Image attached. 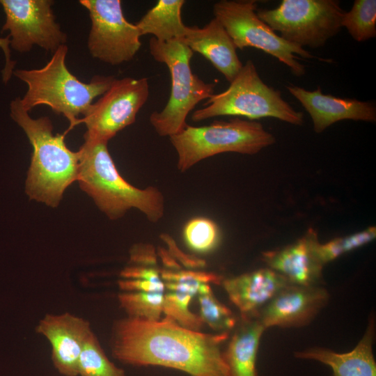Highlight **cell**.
I'll return each instance as SVG.
<instances>
[{"label":"cell","instance_id":"6da1fadb","mask_svg":"<svg viewBox=\"0 0 376 376\" xmlns=\"http://www.w3.org/2000/svg\"><path fill=\"white\" fill-rule=\"evenodd\" d=\"M228 332L204 334L165 317L149 320L126 317L113 323L112 357L134 366H159L191 376H229L221 350Z\"/></svg>","mask_w":376,"mask_h":376},{"label":"cell","instance_id":"7a4b0ae2","mask_svg":"<svg viewBox=\"0 0 376 376\" xmlns=\"http://www.w3.org/2000/svg\"><path fill=\"white\" fill-rule=\"evenodd\" d=\"M79 155L77 181L80 188L109 219H117L129 210L141 212L152 223L164 214V198L155 187L139 189L119 174L106 141L84 135Z\"/></svg>","mask_w":376,"mask_h":376},{"label":"cell","instance_id":"3957f363","mask_svg":"<svg viewBox=\"0 0 376 376\" xmlns=\"http://www.w3.org/2000/svg\"><path fill=\"white\" fill-rule=\"evenodd\" d=\"M12 119L24 130L33 148L25 190L31 199L56 207L65 190L77 181L79 152L70 150L65 134H54L49 117L31 118L19 97L10 103Z\"/></svg>","mask_w":376,"mask_h":376},{"label":"cell","instance_id":"277c9868","mask_svg":"<svg viewBox=\"0 0 376 376\" xmlns=\"http://www.w3.org/2000/svg\"><path fill=\"white\" fill-rule=\"evenodd\" d=\"M68 46H60L50 60L39 69H15L13 75L24 82L28 89L20 103L29 112L38 105H47L76 125L80 115L85 116L93 101L103 95L115 79L113 76L95 75L89 83L78 79L65 63Z\"/></svg>","mask_w":376,"mask_h":376},{"label":"cell","instance_id":"5b68a950","mask_svg":"<svg viewBox=\"0 0 376 376\" xmlns=\"http://www.w3.org/2000/svg\"><path fill=\"white\" fill-rule=\"evenodd\" d=\"M149 50L156 61L167 66L171 81L167 104L162 111L152 112L149 121L159 136L170 137L187 126L188 114L214 94V85L192 72L190 61L194 52L182 40L160 42L152 37Z\"/></svg>","mask_w":376,"mask_h":376},{"label":"cell","instance_id":"8992f818","mask_svg":"<svg viewBox=\"0 0 376 376\" xmlns=\"http://www.w3.org/2000/svg\"><path fill=\"white\" fill-rule=\"evenodd\" d=\"M220 116H244L251 120L271 117L301 125L302 112L285 101L279 91L265 84L251 60H248L224 91L213 94L191 120L200 122Z\"/></svg>","mask_w":376,"mask_h":376},{"label":"cell","instance_id":"52a82bcc","mask_svg":"<svg viewBox=\"0 0 376 376\" xmlns=\"http://www.w3.org/2000/svg\"><path fill=\"white\" fill-rule=\"evenodd\" d=\"M169 139L177 152V167L181 172L220 153L254 155L275 143L274 136L261 123L238 118L201 127L187 125Z\"/></svg>","mask_w":376,"mask_h":376},{"label":"cell","instance_id":"ba28073f","mask_svg":"<svg viewBox=\"0 0 376 376\" xmlns=\"http://www.w3.org/2000/svg\"><path fill=\"white\" fill-rule=\"evenodd\" d=\"M256 13L287 42L318 48L339 32L345 11L336 0H283L275 8Z\"/></svg>","mask_w":376,"mask_h":376},{"label":"cell","instance_id":"9c48e42d","mask_svg":"<svg viewBox=\"0 0 376 376\" xmlns=\"http://www.w3.org/2000/svg\"><path fill=\"white\" fill-rule=\"evenodd\" d=\"M256 1L221 0L213 6L216 18L226 29L236 48L254 47L286 65L297 77L305 74V66L296 56H315L305 49L291 44L276 34L257 15Z\"/></svg>","mask_w":376,"mask_h":376},{"label":"cell","instance_id":"30bf717a","mask_svg":"<svg viewBox=\"0 0 376 376\" xmlns=\"http://www.w3.org/2000/svg\"><path fill=\"white\" fill-rule=\"evenodd\" d=\"M88 10L91 26L87 46L91 55L118 65L134 58L142 36L136 24L124 17L120 0H80Z\"/></svg>","mask_w":376,"mask_h":376},{"label":"cell","instance_id":"8fae6325","mask_svg":"<svg viewBox=\"0 0 376 376\" xmlns=\"http://www.w3.org/2000/svg\"><path fill=\"white\" fill-rule=\"evenodd\" d=\"M150 95L146 77L115 79L109 89L93 103L87 114L76 125H86L84 135L108 142L118 132L136 120L139 110Z\"/></svg>","mask_w":376,"mask_h":376},{"label":"cell","instance_id":"7c38bea8","mask_svg":"<svg viewBox=\"0 0 376 376\" xmlns=\"http://www.w3.org/2000/svg\"><path fill=\"white\" fill-rule=\"evenodd\" d=\"M51 0H0L6 20L1 33L9 31L10 47L27 53L38 45L52 54L65 45L62 31L53 13Z\"/></svg>","mask_w":376,"mask_h":376},{"label":"cell","instance_id":"4fadbf2b","mask_svg":"<svg viewBox=\"0 0 376 376\" xmlns=\"http://www.w3.org/2000/svg\"><path fill=\"white\" fill-rule=\"evenodd\" d=\"M36 331L50 343L52 361L63 376H78V362L83 346L93 331L90 322L68 312L46 314Z\"/></svg>","mask_w":376,"mask_h":376},{"label":"cell","instance_id":"5bb4252c","mask_svg":"<svg viewBox=\"0 0 376 376\" xmlns=\"http://www.w3.org/2000/svg\"><path fill=\"white\" fill-rule=\"evenodd\" d=\"M329 293L318 285L289 284L256 315L265 329L272 327H301L310 322L329 300Z\"/></svg>","mask_w":376,"mask_h":376},{"label":"cell","instance_id":"9a60e30c","mask_svg":"<svg viewBox=\"0 0 376 376\" xmlns=\"http://www.w3.org/2000/svg\"><path fill=\"white\" fill-rule=\"evenodd\" d=\"M286 88L308 113L316 133L343 120L371 123L376 120L375 107L369 102L325 95L320 87L312 91L292 85L287 86Z\"/></svg>","mask_w":376,"mask_h":376},{"label":"cell","instance_id":"2e32d148","mask_svg":"<svg viewBox=\"0 0 376 376\" xmlns=\"http://www.w3.org/2000/svg\"><path fill=\"white\" fill-rule=\"evenodd\" d=\"M319 242L317 233L310 228L295 242L282 249L263 253V260L290 284L318 285L322 279L324 267L316 253Z\"/></svg>","mask_w":376,"mask_h":376},{"label":"cell","instance_id":"e0dca14e","mask_svg":"<svg viewBox=\"0 0 376 376\" xmlns=\"http://www.w3.org/2000/svg\"><path fill=\"white\" fill-rule=\"evenodd\" d=\"M164 284L163 313L178 324L198 331L203 322L191 312L189 303L203 284L221 283L222 278L214 273L192 270L163 269L160 272Z\"/></svg>","mask_w":376,"mask_h":376},{"label":"cell","instance_id":"ac0fdd59","mask_svg":"<svg viewBox=\"0 0 376 376\" xmlns=\"http://www.w3.org/2000/svg\"><path fill=\"white\" fill-rule=\"evenodd\" d=\"M221 283L241 317L256 316L290 284L284 276L269 267L222 279Z\"/></svg>","mask_w":376,"mask_h":376},{"label":"cell","instance_id":"d6986e66","mask_svg":"<svg viewBox=\"0 0 376 376\" xmlns=\"http://www.w3.org/2000/svg\"><path fill=\"white\" fill-rule=\"evenodd\" d=\"M182 40L193 52L207 59L229 83L243 66L232 39L214 17L202 28L187 26Z\"/></svg>","mask_w":376,"mask_h":376},{"label":"cell","instance_id":"ffe728a7","mask_svg":"<svg viewBox=\"0 0 376 376\" xmlns=\"http://www.w3.org/2000/svg\"><path fill=\"white\" fill-rule=\"evenodd\" d=\"M375 325V318L370 317L362 338L348 352L338 353L316 347L296 352L295 357L317 361L329 366L332 370L331 376H376V362L373 352Z\"/></svg>","mask_w":376,"mask_h":376},{"label":"cell","instance_id":"44dd1931","mask_svg":"<svg viewBox=\"0 0 376 376\" xmlns=\"http://www.w3.org/2000/svg\"><path fill=\"white\" fill-rule=\"evenodd\" d=\"M265 330L256 316L241 317L224 351L229 376H260L256 366L257 354Z\"/></svg>","mask_w":376,"mask_h":376},{"label":"cell","instance_id":"7402d4cb","mask_svg":"<svg viewBox=\"0 0 376 376\" xmlns=\"http://www.w3.org/2000/svg\"><path fill=\"white\" fill-rule=\"evenodd\" d=\"M184 0H159L135 24L141 36L150 34L157 40H182L187 27L182 19Z\"/></svg>","mask_w":376,"mask_h":376},{"label":"cell","instance_id":"603a6c76","mask_svg":"<svg viewBox=\"0 0 376 376\" xmlns=\"http://www.w3.org/2000/svg\"><path fill=\"white\" fill-rule=\"evenodd\" d=\"M78 376H126L106 355L95 334L87 338L78 362Z\"/></svg>","mask_w":376,"mask_h":376},{"label":"cell","instance_id":"cb8c5ba5","mask_svg":"<svg viewBox=\"0 0 376 376\" xmlns=\"http://www.w3.org/2000/svg\"><path fill=\"white\" fill-rule=\"evenodd\" d=\"M342 27L347 29L357 42H363L376 36V1L355 0L351 10L345 12Z\"/></svg>","mask_w":376,"mask_h":376},{"label":"cell","instance_id":"d4e9b609","mask_svg":"<svg viewBox=\"0 0 376 376\" xmlns=\"http://www.w3.org/2000/svg\"><path fill=\"white\" fill-rule=\"evenodd\" d=\"M200 318L212 329L228 332L236 326V318L232 311L221 303L213 294L209 284H203L198 293Z\"/></svg>","mask_w":376,"mask_h":376},{"label":"cell","instance_id":"484cf974","mask_svg":"<svg viewBox=\"0 0 376 376\" xmlns=\"http://www.w3.org/2000/svg\"><path fill=\"white\" fill-rule=\"evenodd\" d=\"M118 299L129 317L159 320L163 313L164 292H123Z\"/></svg>","mask_w":376,"mask_h":376},{"label":"cell","instance_id":"4316f807","mask_svg":"<svg viewBox=\"0 0 376 376\" xmlns=\"http://www.w3.org/2000/svg\"><path fill=\"white\" fill-rule=\"evenodd\" d=\"M183 237L189 249L203 253L210 252L217 246L220 241V232L212 220L196 217L186 224Z\"/></svg>","mask_w":376,"mask_h":376},{"label":"cell","instance_id":"83f0119b","mask_svg":"<svg viewBox=\"0 0 376 376\" xmlns=\"http://www.w3.org/2000/svg\"><path fill=\"white\" fill-rule=\"evenodd\" d=\"M375 236L376 228L371 226L348 236L335 238L325 244L319 242L316 247L317 256L324 265L341 255L369 243Z\"/></svg>","mask_w":376,"mask_h":376},{"label":"cell","instance_id":"f1b7e54d","mask_svg":"<svg viewBox=\"0 0 376 376\" xmlns=\"http://www.w3.org/2000/svg\"><path fill=\"white\" fill-rule=\"evenodd\" d=\"M162 240L166 242L169 247V254L178 262L182 263L188 268H200L205 265L203 260L199 259L195 256H189L183 253L176 246L173 240L168 235H162Z\"/></svg>","mask_w":376,"mask_h":376},{"label":"cell","instance_id":"f546056e","mask_svg":"<svg viewBox=\"0 0 376 376\" xmlns=\"http://www.w3.org/2000/svg\"><path fill=\"white\" fill-rule=\"evenodd\" d=\"M130 261L133 265L155 266L156 265L155 251L150 245H134L130 250Z\"/></svg>","mask_w":376,"mask_h":376},{"label":"cell","instance_id":"4dcf8cb0","mask_svg":"<svg viewBox=\"0 0 376 376\" xmlns=\"http://www.w3.org/2000/svg\"><path fill=\"white\" fill-rule=\"evenodd\" d=\"M0 48L3 51L5 58V64L1 70V79L3 83L6 84L13 75L16 63L11 59L10 38L8 36L5 38H0Z\"/></svg>","mask_w":376,"mask_h":376}]
</instances>
